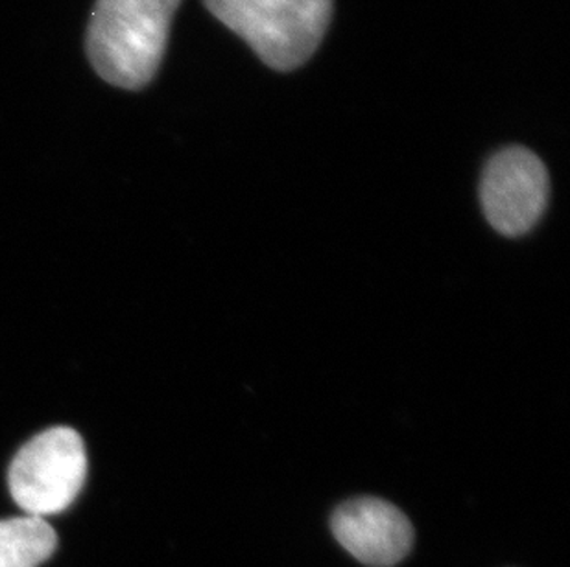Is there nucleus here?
I'll return each mask as SVG.
<instances>
[{
  "label": "nucleus",
  "mask_w": 570,
  "mask_h": 567,
  "mask_svg": "<svg viewBox=\"0 0 570 567\" xmlns=\"http://www.w3.org/2000/svg\"><path fill=\"white\" fill-rule=\"evenodd\" d=\"M549 193V171L543 161L519 146L491 157L480 182L485 218L504 236L530 232L547 209Z\"/></svg>",
  "instance_id": "nucleus-4"
},
{
  "label": "nucleus",
  "mask_w": 570,
  "mask_h": 567,
  "mask_svg": "<svg viewBox=\"0 0 570 567\" xmlns=\"http://www.w3.org/2000/svg\"><path fill=\"white\" fill-rule=\"evenodd\" d=\"M205 6L281 72L313 58L333 17V0H205Z\"/></svg>",
  "instance_id": "nucleus-2"
},
{
  "label": "nucleus",
  "mask_w": 570,
  "mask_h": 567,
  "mask_svg": "<svg viewBox=\"0 0 570 567\" xmlns=\"http://www.w3.org/2000/svg\"><path fill=\"white\" fill-rule=\"evenodd\" d=\"M87 474L86 446L70 428L36 435L10 466L11 498L28 516L63 513L80 494Z\"/></svg>",
  "instance_id": "nucleus-3"
},
{
  "label": "nucleus",
  "mask_w": 570,
  "mask_h": 567,
  "mask_svg": "<svg viewBox=\"0 0 570 567\" xmlns=\"http://www.w3.org/2000/svg\"><path fill=\"white\" fill-rule=\"evenodd\" d=\"M340 546L358 563L392 567L414 544V527L395 505L379 498H355L340 505L331 519Z\"/></svg>",
  "instance_id": "nucleus-5"
},
{
  "label": "nucleus",
  "mask_w": 570,
  "mask_h": 567,
  "mask_svg": "<svg viewBox=\"0 0 570 567\" xmlns=\"http://www.w3.org/2000/svg\"><path fill=\"white\" fill-rule=\"evenodd\" d=\"M181 0H97L87 54L102 80L140 89L156 76Z\"/></svg>",
  "instance_id": "nucleus-1"
},
{
  "label": "nucleus",
  "mask_w": 570,
  "mask_h": 567,
  "mask_svg": "<svg viewBox=\"0 0 570 567\" xmlns=\"http://www.w3.org/2000/svg\"><path fill=\"white\" fill-rule=\"evenodd\" d=\"M56 546V530L43 518L0 519V567L41 566Z\"/></svg>",
  "instance_id": "nucleus-6"
}]
</instances>
